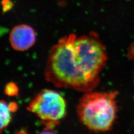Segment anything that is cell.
Returning <instances> with one entry per match:
<instances>
[{
    "instance_id": "obj_3",
    "label": "cell",
    "mask_w": 134,
    "mask_h": 134,
    "mask_svg": "<svg viewBox=\"0 0 134 134\" xmlns=\"http://www.w3.org/2000/svg\"><path fill=\"white\" fill-rule=\"evenodd\" d=\"M27 109L43 122L59 123L66 114V102L62 96L57 92L44 90L30 102Z\"/></svg>"
},
{
    "instance_id": "obj_2",
    "label": "cell",
    "mask_w": 134,
    "mask_h": 134,
    "mask_svg": "<svg viewBox=\"0 0 134 134\" xmlns=\"http://www.w3.org/2000/svg\"><path fill=\"white\" fill-rule=\"evenodd\" d=\"M117 92H91L83 96L77 106L81 122L89 129L105 131L110 129L116 118Z\"/></svg>"
},
{
    "instance_id": "obj_4",
    "label": "cell",
    "mask_w": 134,
    "mask_h": 134,
    "mask_svg": "<svg viewBox=\"0 0 134 134\" xmlns=\"http://www.w3.org/2000/svg\"><path fill=\"white\" fill-rule=\"evenodd\" d=\"M9 40L14 50L24 51L31 48L35 42L36 35L32 27L27 24L14 26L10 34Z\"/></svg>"
},
{
    "instance_id": "obj_1",
    "label": "cell",
    "mask_w": 134,
    "mask_h": 134,
    "mask_svg": "<svg viewBox=\"0 0 134 134\" xmlns=\"http://www.w3.org/2000/svg\"><path fill=\"white\" fill-rule=\"evenodd\" d=\"M107 59L105 48L96 35L71 34L51 48L45 77L58 87L90 92L98 85Z\"/></svg>"
},
{
    "instance_id": "obj_7",
    "label": "cell",
    "mask_w": 134,
    "mask_h": 134,
    "mask_svg": "<svg viewBox=\"0 0 134 134\" xmlns=\"http://www.w3.org/2000/svg\"><path fill=\"white\" fill-rule=\"evenodd\" d=\"M2 5L4 12L11 10L13 7V3L10 0H2Z\"/></svg>"
},
{
    "instance_id": "obj_5",
    "label": "cell",
    "mask_w": 134,
    "mask_h": 134,
    "mask_svg": "<svg viewBox=\"0 0 134 134\" xmlns=\"http://www.w3.org/2000/svg\"><path fill=\"white\" fill-rule=\"evenodd\" d=\"M14 103L8 104L5 101L0 100V133L9 125L12 120V112L15 110Z\"/></svg>"
},
{
    "instance_id": "obj_6",
    "label": "cell",
    "mask_w": 134,
    "mask_h": 134,
    "mask_svg": "<svg viewBox=\"0 0 134 134\" xmlns=\"http://www.w3.org/2000/svg\"><path fill=\"white\" fill-rule=\"evenodd\" d=\"M5 91L6 93L9 96H15L17 94L18 90V87L14 83H9L5 86Z\"/></svg>"
}]
</instances>
